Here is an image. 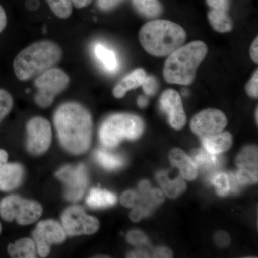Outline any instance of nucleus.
<instances>
[{
  "label": "nucleus",
  "mask_w": 258,
  "mask_h": 258,
  "mask_svg": "<svg viewBox=\"0 0 258 258\" xmlns=\"http://www.w3.org/2000/svg\"><path fill=\"white\" fill-rule=\"evenodd\" d=\"M13 96L6 90L0 88V123L4 119L13 108Z\"/></svg>",
  "instance_id": "obj_29"
},
{
  "label": "nucleus",
  "mask_w": 258,
  "mask_h": 258,
  "mask_svg": "<svg viewBox=\"0 0 258 258\" xmlns=\"http://www.w3.org/2000/svg\"><path fill=\"white\" fill-rule=\"evenodd\" d=\"M161 110L166 113L171 126L174 129L182 128L186 123V115L182 106L181 97L177 91L168 89L160 98Z\"/></svg>",
  "instance_id": "obj_13"
},
{
  "label": "nucleus",
  "mask_w": 258,
  "mask_h": 258,
  "mask_svg": "<svg viewBox=\"0 0 258 258\" xmlns=\"http://www.w3.org/2000/svg\"><path fill=\"white\" fill-rule=\"evenodd\" d=\"M132 3L136 10L147 18H157L163 12L162 5L159 0H132Z\"/></svg>",
  "instance_id": "obj_25"
},
{
  "label": "nucleus",
  "mask_w": 258,
  "mask_h": 258,
  "mask_svg": "<svg viewBox=\"0 0 258 258\" xmlns=\"http://www.w3.org/2000/svg\"><path fill=\"white\" fill-rule=\"evenodd\" d=\"M62 227L66 235H93L99 229V221L96 217L86 214L79 206L66 209L62 215Z\"/></svg>",
  "instance_id": "obj_8"
},
{
  "label": "nucleus",
  "mask_w": 258,
  "mask_h": 258,
  "mask_svg": "<svg viewBox=\"0 0 258 258\" xmlns=\"http://www.w3.org/2000/svg\"><path fill=\"white\" fill-rule=\"evenodd\" d=\"M32 237L36 244L37 254L45 257L50 254L52 244L64 242L66 233L59 222L46 220L37 224L36 228L32 232Z\"/></svg>",
  "instance_id": "obj_10"
},
{
  "label": "nucleus",
  "mask_w": 258,
  "mask_h": 258,
  "mask_svg": "<svg viewBox=\"0 0 258 258\" xmlns=\"http://www.w3.org/2000/svg\"><path fill=\"white\" fill-rule=\"evenodd\" d=\"M128 257H148V254L143 251H137V252H133L128 254Z\"/></svg>",
  "instance_id": "obj_43"
},
{
  "label": "nucleus",
  "mask_w": 258,
  "mask_h": 258,
  "mask_svg": "<svg viewBox=\"0 0 258 258\" xmlns=\"http://www.w3.org/2000/svg\"><path fill=\"white\" fill-rule=\"evenodd\" d=\"M144 91L148 96H152L157 93L158 83L157 79L153 76H147L142 85Z\"/></svg>",
  "instance_id": "obj_33"
},
{
  "label": "nucleus",
  "mask_w": 258,
  "mask_h": 258,
  "mask_svg": "<svg viewBox=\"0 0 258 258\" xmlns=\"http://www.w3.org/2000/svg\"><path fill=\"white\" fill-rule=\"evenodd\" d=\"M8 154L0 149V191H10L18 188L24 177V169L18 163H8Z\"/></svg>",
  "instance_id": "obj_14"
},
{
  "label": "nucleus",
  "mask_w": 258,
  "mask_h": 258,
  "mask_svg": "<svg viewBox=\"0 0 258 258\" xmlns=\"http://www.w3.org/2000/svg\"><path fill=\"white\" fill-rule=\"evenodd\" d=\"M64 184V197L71 202H76L82 198L87 189V171L83 164L64 166L55 174Z\"/></svg>",
  "instance_id": "obj_9"
},
{
  "label": "nucleus",
  "mask_w": 258,
  "mask_h": 258,
  "mask_svg": "<svg viewBox=\"0 0 258 258\" xmlns=\"http://www.w3.org/2000/svg\"><path fill=\"white\" fill-rule=\"evenodd\" d=\"M164 200L165 198H164V194L161 190L151 189L150 194H149V205L151 208L162 203Z\"/></svg>",
  "instance_id": "obj_36"
},
{
  "label": "nucleus",
  "mask_w": 258,
  "mask_h": 258,
  "mask_svg": "<svg viewBox=\"0 0 258 258\" xmlns=\"http://www.w3.org/2000/svg\"><path fill=\"white\" fill-rule=\"evenodd\" d=\"M8 254L12 257L35 258L37 257V247L33 239L22 238L8 247Z\"/></svg>",
  "instance_id": "obj_19"
},
{
  "label": "nucleus",
  "mask_w": 258,
  "mask_h": 258,
  "mask_svg": "<svg viewBox=\"0 0 258 258\" xmlns=\"http://www.w3.org/2000/svg\"><path fill=\"white\" fill-rule=\"evenodd\" d=\"M124 0H96L98 9L103 12L111 11L121 4Z\"/></svg>",
  "instance_id": "obj_34"
},
{
  "label": "nucleus",
  "mask_w": 258,
  "mask_h": 258,
  "mask_svg": "<svg viewBox=\"0 0 258 258\" xmlns=\"http://www.w3.org/2000/svg\"><path fill=\"white\" fill-rule=\"evenodd\" d=\"M142 203L140 197L135 191H130V190L125 191L120 197V203L125 208H134L137 205V203Z\"/></svg>",
  "instance_id": "obj_30"
},
{
  "label": "nucleus",
  "mask_w": 258,
  "mask_h": 258,
  "mask_svg": "<svg viewBox=\"0 0 258 258\" xmlns=\"http://www.w3.org/2000/svg\"><path fill=\"white\" fill-rule=\"evenodd\" d=\"M257 109L256 110V120L257 121Z\"/></svg>",
  "instance_id": "obj_45"
},
{
  "label": "nucleus",
  "mask_w": 258,
  "mask_h": 258,
  "mask_svg": "<svg viewBox=\"0 0 258 258\" xmlns=\"http://www.w3.org/2000/svg\"><path fill=\"white\" fill-rule=\"evenodd\" d=\"M194 162L205 171H215L223 164V159L219 154H213L203 149H195L191 152Z\"/></svg>",
  "instance_id": "obj_18"
},
{
  "label": "nucleus",
  "mask_w": 258,
  "mask_h": 258,
  "mask_svg": "<svg viewBox=\"0 0 258 258\" xmlns=\"http://www.w3.org/2000/svg\"><path fill=\"white\" fill-rule=\"evenodd\" d=\"M96 159L98 162L108 170L119 169L124 164L123 157L110 154L106 151L98 150L96 153Z\"/></svg>",
  "instance_id": "obj_26"
},
{
  "label": "nucleus",
  "mask_w": 258,
  "mask_h": 258,
  "mask_svg": "<svg viewBox=\"0 0 258 258\" xmlns=\"http://www.w3.org/2000/svg\"><path fill=\"white\" fill-rule=\"evenodd\" d=\"M158 182L161 185L164 193L169 198H176L184 193L186 189V184L181 178L170 180L168 178L166 171H161L157 174Z\"/></svg>",
  "instance_id": "obj_21"
},
{
  "label": "nucleus",
  "mask_w": 258,
  "mask_h": 258,
  "mask_svg": "<svg viewBox=\"0 0 258 258\" xmlns=\"http://www.w3.org/2000/svg\"><path fill=\"white\" fill-rule=\"evenodd\" d=\"M208 52V46L202 41L191 42L179 47L169 55L164 64L163 75L166 82L184 86L191 84Z\"/></svg>",
  "instance_id": "obj_4"
},
{
  "label": "nucleus",
  "mask_w": 258,
  "mask_h": 258,
  "mask_svg": "<svg viewBox=\"0 0 258 258\" xmlns=\"http://www.w3.org/2000/svg\"><path fill=\"white\" fill-rule=\"evenodd\" d=\"M150 208L143 205L139 204L130 213V219L133 222H139L144 217L148 216L150 214Z\"/></svg>",
  "instance_id": "obj_32"
},
{
  "label": "nucleus",
  "mask_w": 258,
  "mask_h": 258,
  "mask_svg": "<svg viewBox=\"0 0 258 258\" xmlns=\"http://www.w3.org/2000/svg\"><path fill=\"white\" fill-rule=\"evenodd\" d=\"M127 241L135 246L144 245L147 243L148 239L144 232L139 230L131 231L127 235Z\"/></svg>",
  "instance_id": "obj_31"
},
{
  "label": "nucleus",
  "mask_w": 258,
  "mask_h": 258,
  "mask_svg": "<svg viewBox=\"0 0 258 258\" xmlns=\"http://www.w3.org/2000/svg\"><path fill=\"white\" fill-rule=\"evenodd\" d=\"M116 201L114 194L99 188L91 189L86 199L88 206L93 209L108 208L115 205Z\"/></svg>",
  "instance_id": "obj_20"
},
{
  "label": "nucleus",
  "mask_w": 258,
  "mask_h": 258,
  "mask_svg": "<svg viewBox=\"0 0 258 258\" xmlns=\"http://www.w3.org/2000/svg\"><path fill=\"white\" fill-rule=\"evenodd\" d=\"M215 241L217 245L221 247H227L230 245L231 239L230 235L225 232H217L215 237Z\"/></svg>",
  "instance_id": "obj_38"
},
{
  "label": "nucleus",
  "mask_w": 258,
  "mask_h": 258,
  "mask_svg": "<svg viewBox=\"0 0 258 258\" xmlns=\"http://www.w3.org/2000/svg\"><path fill=\"white\" fill-rule=\"evenodd\" d=\"M93 0H72L73 5L77 9H83L89 6L93 3Z\"/></svg>",
  "instance_id": "obj_42"
},
{
  "label": "nucleus",
  "mask_w": 258,
  "mask_h": 258,
  "mask_svg": "<svg viewBox=\"0 0 258 258\" xmlns=\"http://www.w3.org/2000/svg\"><path fill=\"white\" fill-rule=\"evenodd\" d=\"M62 57L60 45L51 40L34 42L19 52L13 62L15 76L20 81L36 78L55 67Z\"/></svg>",
  "instance_id": "obj_2"
},
{
  "label": "nucleus",
  "mask_w": 258,
  "mask_h": 258,
  "mask_svg": "<svg viewBox=\"0 0 258 258\" xmlns=\"http://www.w3.org/2000/svg\"><path fill=\"white\" fill-rule=\"evenodd\" d=\"M211 182L220 196H226L231 191L230 179L228 174L225 173H218L212 176Z\"/></svg>",
  "instance_id": "obj_28"
},
{
  "label": "nucleus",
  "mask_w": 258,
  "mask_h": 258,
  "mask_svg": "<svg viewBox=\"0 0 258 258\" xmlns=\"http://www.w3.org/2000/svg\"><path fill=\"white\" fill-rule=\"evenodd\" d=\"M147 77L145 71L142 69L134 70L125 76L113 90V94L116 98H122L131 90L140 87Z\"/></svg>",
  "instance_id": "obj_16"
},
{
  "label": "nucleus",
  "mask_w": 258,
  "mask_h": 258,
  "mask_svg": "<svg viewBox=\"0 0 258 258\" xmlns=\"http://www.w3.org/2000/svg\"><path fill=\"white\" fill-rule=\"evenodd\" d=\"M205 150L213 154H220L230 149L232 144V135L229 132H220L215 135L203 137Z\"/></svg>",
  "instance_id": "obj_17"
},
{
  "label": "nucleus",
  "mask_w": 258,
  "mask_h": 258,
  "mask_svg": "<svg viewBox=\"0 0 258 258\" xmlns=\"http://www.w3.org/2000/svg\"><path fill=\"white\" fill-rule=\"evenodd\" d=\"M27 148L34 155L47 152L52 142V128L50 122L42 117H34L27 124Z\"/></svg>",
  "instance_id": "obj_11"
},
{
  "label": "nucleus",
  "mask_w": 258,
  "mask_h": 258,
  "mask_svg": "<svg viewBox=\"0 0 258 258\" xmlns=\"http://www.w3.org/2000/svg\"><path fill=\"white\" fill-rule=\"evenodd\" d=\"M227 124V118L223 112L209 108L194 117L191 121V128L194 133L203 138L220 133Z\"/></svg>",
  "instance_id": "obj_12"
},
{
  "label": "nucleus",
  "mask_w": 258,
  "mask_h": 258,
  "mask_svg": "<svg viewBox=\"0 0 258 258\" xmlns=\"http://www.w3.org/2000/svg\"><path fill=\"white\" fill-rule=\"evenodd\" d=\"M246 91L249 96L257 98L258 96V71L256 70L252 79L246 86Z\"/></svg>",
  "instance_id": "obj_35"
},
{
  "label": "nucleus",
  "mask_w": 258,
  "mask_h": 258,
  "mask_svg": "<svg viewBox=\"0 0 258 258\" xmlns=\"http://www.w3.org/2000/svg\"><path fill=\"white\" fill-rule=\"evenodd\" d=\"M7 23H8V18H7L6 13L4 8L0 5V33L6 28Z\"/></svg>",
  "instance_id": "obj_41"
},
{
  "label": "nucleus",
  "mask_w": 258,
  "mask_h": 258,
  "mask_svg": "<svg viewBox=\"0 0 258 258\" xmlns=\"http://www.w3.org/2000/svg\"><path fill=\"white\" fill-rule=\"evenodd\" d=\"M54 124L62 147L76 155L88 151L92 140L91 113L76 102L61 105L54 115Z\"/></svg>",
  "instance_id": "obj_1"
},
{
  "label": "nucleus",
  "mask_w": 258,
  "mask_h": 258,
  "mask_svg": "<svg viewBox=\"0 0 258 258\" xmlns=\"http://www.w3.org/2000/svg\"><path fill=\"white\" fill-rule=\"evenodd\" d=\"M250 56L254 63L258 62V38L256 37L255 40L252 42L250 47Z\"/></svg>",
  "instance_id": "obj_40"
},
{
  "label": "nucleus",
  "mask_w": 258,
  "mask_h": 258,
  "mask_svg": "<svg viewBox=\"0 0 258 258\" xmlns=\"http://www.w3.org/2000/svg\"><path fill=\"white\" fill-rule=\"evenodd\" d=\"M143 120L131 113H115L110 115L102 123L99 138L105 147L113 148L123 139L134 140L143 133Z\"/></svg>",
  "instance_id": "obj_5"
},
{
  "label": "nucleus",
  "mask_w": 258,
  "mask_h": 258,
  "mask_svg": "<svg viewBox=\"0 0 258 258\" xmlns=\"http://www.w3.org/2000/svg\"><path fill=\"white\" fill-rule=\"evenodd\" d=\"M208 20L212 28L217 32L225 33L233 28L232 20L227 12L211 10L208 13Z\"/></svg>",
  "instance_id": "obj_23"
},
{
  "label": "nucleus",
  "mask_w": 258,
  "mask_h": 258,
  "mask_svg": "<svg viewBox=\"0 0 258 258\" xmlns=\"http://www.w3.org/2000/svg\"><path fill=\"white\" fill-rule=\"evenodd\" d=\"M139 41L148 53L155 57L169 56L186 41V34L178 24L155 20L144 25L139 32Z\"/></svg>",
  "instance_id": "obj_3"
},
{
  "label": "nucleus",
  "mask_w": 258,
  "mask_h": 258,
  "mask_svg": "<svg viewBox=\"0 0 258 258\" xmlns=\"http://www.w3.org/2000/svg\"><path fill=\"white\" fill-rule=\"evenodd\" d=\"M211 10L227 12L229 10L228 0H206Z\"/></svg>",
  "instance_id": "obj_37"
},
{
  "label": "nucleus",
  "mask_w": 258,
  "mask_h": 258,
  "mask_svg": "<svg viewBox=\"0 0 258 258\" xmlns=\"http://www.w3.org/2000/svg\"><path fill=\"white\" fill-rule=\"evenodd\" d=\"M42 213L40 204L18 195H10L0 202V215L7 222L15 220L19 225H28L38 220Z\"/></svg>",
  "instance_id": "obj_6"
},
{
  "label": "nucleus",
  "mask_w": 258,
  "mask_h": 258,
  "mask_svg": "<svg viewBox=\"0 0 258 258\" xmlns=\"http://www.w3.org/2000/svg\"><path fill=\"white\" fill-rule=\"evenodd\" d=\"M148 103L147 99L144 96H140L138 99V104L141 108H144L147 106Z\"/></svg>",
  "instance_id": "obj_44"
},
{
  "label": "nucleus",
  "mask_w": 258,
  "mask_h": 258,
  "mask_svg": "<svg viewBox=\"0 0 258 258\" xmlns=\"http://www.w3.org/2000/svg\"><path fill=\"white\" fill-rule=\"evenodd\" d=\"M52 13L60 19L69 18L72 15V0H45Z\"/></svg>",
  "instance_id": "obj_27"
},
{
  "label": "nucleus",
  "mask_w": 258,
  "mask_h": 258,
  "mask_svg": "<svg viewBox=\"0 0 258 258\" xmlns=\"http://www.w3.org/2000/svg\"><path fill=\"white\" fill-rule=\"evenodd\" d=\"M169 159L172 165L179 169L181 177L189 181L196 179L198 166L186 153L181 149H173L169 154Z\"/></svg>",
  "instance_id": "obj_15"
},
{
  "label": "nucleus",
  "mask_w": 258,
  "mask_h": 258,
  "mask_svg": "<svg viewBox=\"0 0 258 258\" xmlns=\"http://www.w3.org/2000/svg\"><path fill=\"white\" fill-rule=\"evenodd\" d=\"M154 257H172V252L170 249L165 247H159L156 249L154 252Z\"/></svg>",
  "instance_id": "obj_39"
},
{
  "label": "nucleus",
  "mask_w": 258,
  "mask_h": 258,
  "mask_svg": "<svg viewBox=\"0 0 258 258\" xmlns=\"http://www.w3.org/2000/svg\"><path fill=\"white\" fill-rule=\"evenodd\" d=\"M70 83L69 75L58 68H52L37 76L34 85L37 89L35 102L39 106L50 107L55 97L64 91Z\"/></svg>",
  "instance_id": "obj_7"
},
{
  "label": "nucleus",
  "mask_w": 258,
  "mask_h": 258,
  "mask_svg": "<svg viewBox=\"0 0 258 258\" xmlns=\"http://www.w3.org/2000/svg\"><path fill=\"white\" fill-rule=\"evenodd\" d=\"M1 232H2V225H1V223H0V233H1Z\"/></svg>",
  "instance_id": "obj_46"
},
{
  "label": "nucleus",
  "mask_w": 258,
  "mask_h": 258,
  "mask_svg": "<svg viewBox=\"0 0 258 258\" xmlns=\"http://www.w3.org/2000/svg\"><path fill=\"white\" fill-rule=\"evenodd\" d=\"M236 164L239 169L257 174V149L247 147L237 156Z\"/></svg>",
  "instance_id": "obj_22"
},
{
  "label": "nucleus",
  "mask_w": 258,
  "mask_h": 258,
  "mask_svg": "<svg viewBox=\"0 0 258 258\" xmlns=\"http://www.w3.org/2000/svg\"><path fill=\"white\" fill-rule=\"evenodd\" d=\"M95 55L98 60L104 66L105 69L110 72H115L118 68V60L113 50L108 47L97 44L94 48Z\"/></svg>",
  "instance_id": "obj_24"
}]
</instances>
